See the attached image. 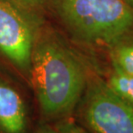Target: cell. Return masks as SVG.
Segmentation results:
<instances>
[{"label":"cell","instance_id":"6da1fadb","mask_svg":"<svg viewBox=\"0 0 133 133\" xmlns=\"http://www.w3.org/2000/svg\"><path fill=\"white\" fill-rule=\"evenodd\" d=\"M90 67L59 34L42 25L31 54L29 82L45 118L73 117Z\"/></svg>","mask_w":133,"mask_h":133},{"label":"cell","instance_id":"7a4b0ae2","mask_svg":"<svg viewBox=\"0 0 133 133\" xmlns=\"http://www.w3.org/2000/svg\"><path fill=\"white\" fill-rule=\"evenodd\" d=\"M47 6L76 41L110 49L133 36V10L124 0H48Z\"/></svg>","mask_w":133,"mask_h":133},{"label":"cell","instance_id":"3957f363","mask_svg":"<svg viewBox=\"0 0 133 133\" xmlns=\"http://www.w3.org/2000/svg\"><path fill=\"white\" fill-rule=\"evenodd\" d=\"M73 116L89 133H133V105L112 91L92 67Z\"/></svg>","mask_w":133,"mask_h":133},{"label":"cell","instance_id":"277c9868","mask_svg":"<svg viewBox=\"0 0 133 133\" xmlns=\"http://www.w3.org/2000/svg\"><path fill=\"white\" fill-rule=\"evenodd\" d=\"M42 25L39 14L0 0V54L29 80L31 54Z\"/></svg>","mask_w":133,"mask_h":133},{"label":"cell","instance_id":"5b68a950","mask_svg":"<svg viewBox=\"0 0 133 133\" xmlns=\"http://www.w3.org/2000/svg\"><path fill=\"white\" fill-rule=\"evenodd\" d=\"M0 133H29V117L23 98L1 76Z\"/></svg>","mask_w":133,"mask_h":133},{"label":"cell","instance_id":"8992f818","mask_svg":"<svg viewBox=\"0 0 133 133\" xmlns=\"http://www.w3.org/2000/svg\"><path fill=\"white\" fill-rule=\"evenodd\" d=\"M100 73V72H99ZM107 85L124 101L133 105V76L124 72L110 61L109 69L101 74Z\"/></svg>","mask_w":133,"mask_h":133},{"label":"cell","instance_id":"52a82bcc","mask_svg":"<svg viewBox=\"0 0 133 133\" xmlns=\"http://www.w3.org/2000/svg\"><path fill=\"white\" fill-rule=\"evenodd\" d=\"M110 61L133 76V36L118 42L109 49Z\"/></svg>","mask_w":133,"mask_h":133},{"label":"cell","instance_id":"ba28073f","mask_svg":"<svg viewBox=\"0 0 133 133\" xmlns=\"http://www.w3.org/2000/svg\"><path fill=\"white\" fill-rule=\"evenodd\" d=\"M54 129L57 133H89L76 122L73 117L58 120Z\"/></svg>","mask_w":133,"mask_h":133},{"label":"cell","instance_id":"9c48e42d","mask_svg":"<svg viewBox=\"0 0 133 133\" xmlns=\"http://www.w3.org/2000/svg\"><path fill=\"white\" fill-rule=\"evenodd\" d=\"M25 9L39 14L41 11L47 6L48 0H10Z\"/></svg>","mask_w":133,"mask_h":133},{"label":"cell","instance_id":"30bf717a","mask_svg":"<svg viewBox=\"0 0 133 133\" xmlns=\"http://www.w3.org/2000/svg\"><path fill=\"white\" fill-rule=\"evenodd\" d=\"M35 133H57L54 127L50 126L46 124H41L38 126Z\"/></svg>","mask_w":133,"mask_h":133},{"label":"cell","instance_id":"8fae6325","mask_svg":"<svg viewBox=\"0 0 133 133\" xmlns=\"http://www.w3.org/2000/svg\"><path fill=\"white\" fill-rule=\"evenodd\" d=\"M124 2L125 3L131 10H133V0H124Z\"/></svg>","mask_w":133,"mask_h":133}]
</instances>
